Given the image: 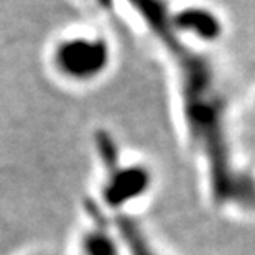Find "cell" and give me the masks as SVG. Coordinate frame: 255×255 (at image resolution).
<instances>
[{"mask_svg":"<svg viewBox=\"0 0 255 255\" xmlns=\"http://www.w3.org/2000/svg\"><path fill=\"white\" fill-rule=\"evenodd\" d=\"M176 79L183 126L206 160L211 193L221 206L255 208V183L237 166L229 135V104L216 66L203 50L176 30L156 38Z\"/></svg>","mask_w":255,"mask_h":255,"instance_id":"cell-1","label":"cell"},{"mask_svg":"<svg viewBox=\"0 0 255 255\" xmlns=\"http://www.w3.org/2000/svg\"><path fill=\"white\" fill-rule=\"evenodd\" d=\"M51 64L69 83H92L111 68L112 46L102 35L63 36L53 46Z\"/></svg>","mask_w":255,"mask_h":255,"instance_id":"cell-2","label":"cell"},{"mask_svg":"<svg viewBox=\"0 0 255 255\" xmlns=\"http://www.w3.org/2000/svg\"><path fill=\"white\" fill-rule=\"evenodd\" d=\"M171 23L178 35L198 46L218 43L224 33V21L216 10L206 5H188L171 10Z\"/></svg>","mask_w":255,"mask_h":255,"instance_id":"cell-3","label":"cell"},{"mask_svg":"<svg viewBox=\"0 0 255 255\" xmlns=\"http://www.w3.org/2000/svg\"><path fill=\"white\" fill-rule=\"evenodd\" d=\"M150 186V173L142 166H121L119 161L107 168L104 196L112 206H122L142 196Z\"/></svg>","mask_w":255,"mask_h":255,"instance_id":"cell-4","label":"cell"},{"mask_svg":"<svg viewBox=\"0 0 255 255\" xmlns=\"http://www.w3.org/2000/svg\"><path fill=\"white\" fill-rule=\"evenodd\" d=\"M117 229L130 255H160L151 246L142 226L135 219L128 218V216H121L117 221Z\"/></svg>","mask_w":255,"mask_h":255,"instance_id":"cell-5","label":"cell"},{"mask_svg":"<svg viewBox=\"0 0 255 255\" xmlns=\"http://www.w3.org/2000/svg\"><path fill=\"white\" fill-rule=\"evenodd\" d=\"M81 255H117L114 237L107 232L104 224L99 229H94L86 234L83 247H81Z\"/></svg>","mask_w":255,"mask_h":255,"instance_id":"cell-6","label":"cell"}]
</instances>
